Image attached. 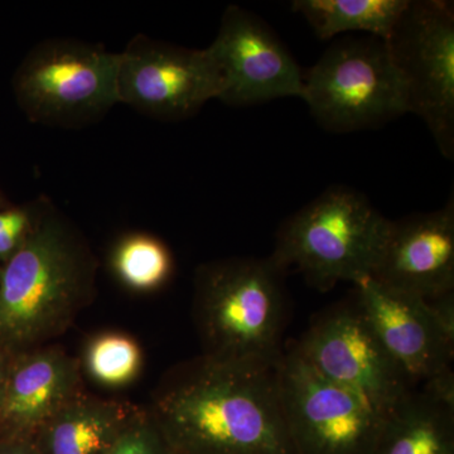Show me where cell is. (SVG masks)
Segmentation results:
<instances>
[{
	"label": "cell",
	"mask_w": 454,
	"mask_h": 454,
	"mask_svg": "<svg viewBox=\"0 0 454 454\" xmlns=\"http://www.w3.org/2000/svg\"><path fill=\"white\" fill-rule=\"evenodd\" d=\"M279 360L201 355L169 370L145 411L175 454H295L284 418Z\"/></svg>",
	"instance_id": "6da1fadb"
},
{
	"label": "cell",
	"mask_w": 454,
	"mask_h": 454,
	"mask_svg": "<svg viewBox=\"0 0 454 454\" xmlns=\"http://www.w3.org/2000/svg\"><path fill=\"white\" fill-rule=\"evenodd\" d=\"M97 273L82 232L42 202L25 241L0 267V349L13 356L65 333L94 300Z\"/></svg>",
	"instance_id": "7a4b0ae2"
},
{
	"label": "cell",
	"mask_w": 454,
	"mask_h": 454,
	"mask_svg": "<svg viewBox=\"0 0 454 454\" xmlns=\"http://www.w3.org/2000/svg\"><path fill=\"white\" fill-rule=\"evenodd\" d=\"M269 258H229L196 271L193 309L205 356L277 363L286 319L284 276Z\"/></svg>",
	"instance_id": "3957f363"
},
{
	"label": "cell",
	"mask_w": 454,
	"mask_h": 454,
	"mask_svg": "<svg viewBox=\"0 0 454 454\" xmlns=\"http://www.w3.org/2000/svg\"><path fill=\"white\" fill-rule=\"evenodd\" d=\"M390 221L358 191L327 188L284 221L270 256L318 291H330L372 276Z\"/></svg>",
	"instance_id": "277c9868"
},
{
	"label": "cell",
	"mask_w": 454,
	"mask_h": 454,
	"mask_svg": "<svg viewBox=\"0 0 454 454\" xmlns=\"http://www.w3.org/2000/svg\"><path fill=\"white\" fill-rule=\"evenodd\" d=\"M317 122L333 133L380 127L408 113L404 88L387 41H336L303 76L301 97Z\"/></svg>",
	"instance_id": "5b68a950"
},
{
	"label": "cell",
	"mask_w": 454,
	"mask_h": 454,
	"mask_svg": "<svg viewBox=\"0 0 454 454\" xmlns=\"http://www.w3.org/2000/svg\"><path fill=\"white\" fill-rule=\"evenodd\" d=\"M119 53L74 40L35 46L20 66L14 89L33 121L76 127L119 104Z\"/></svg>",
	"instance_id": "8992f818"
},
{
	"label": "cell",
	"mask_w": 454,
	"mask_h": 454,
	"mask_svg": "<svg viewBox=\"0 0 454 454\" xmlns=\"http://www.w3.org/2000/svg\"><path fill=\"white\" fill-rule=\"evenodd\" d=\"M408 113L426 122L441 153L454 157V11L443 0H409L387 40Z\"/></svg>",
	"instance_id": "52a82bcc"
},
{
	"label": "cell",
	"mask_w": 454,
	"mask_h": 454,
	"mask_svg": "<svg viewBox=\"0 0 454 454\" xmlns=\"http://www.w3.org/2000/svg\"><path fill=\"white\" fill-rule=\"evenodd\" d=\"M286 428L295 454H373L387 415L319 375L294 348L278 364Z\"/></svg>",
	"instance_id": "ba28073f"
},
{
	"label": "cell",
	"mask_w": 454,
	"mask_h": 454,
	"mask_svg": "<svg viewBox=\"0 0 454 454\" xmlns=\"http://www.w3.org/2000/svg\"><path fill=\"white\" fill-rule=\"evenodd\" d=\"M294 348L319 375L363 397L384 415L415 390L355 298L317 319Z\"/></svg>",
	"instance_id": "9c48e42d"
},
{
	"label": "cell",
	"mask_w": 454,
	"mask_h": 454,
	"mask_svg": "<svg viewBox=\"0 0 454 454\" xmlns=\"http://www.w3.org/2000/svg\"><path fill=\"white\" fill-rule=\"evenodd\" d=\"M221 74L210 50H191L136 35L119 53L118 98L162 121L192 116L219 98Z\"/></svg>",
	"instance_id": "30bf717a"
},
{
	"label": "cell",
	"mask_w": 454,
	"mask_h": 454,
	"mask_svg": "<svg viewBox=\"0 0 454 454\" xmlns=\"http://www.w3.org/2000/svg\"><path fill=\"white\" fill-rule=\"evenodd\" d=\"M207 49L221 74L219 100L227 106L301 97L300 66L276 32L252 12L239 5L227 7Z\"/></svg>",
	"instance_id": "8fae6325"
},
{
	"label": "cell",
	"mask_w": 454,
	"mask_h": 454,
	"mask_svg": "<svg viewBox=\"0 0 454 454\" xmlns=\"http://www.w3.org/2000/svg\"><path fill=\"white\" fill-rule=\"evenodd\" d=\"M355 301L382 346L415 385L452 367L454 337L439 324L428 301L361 278Z\"/></svg>",
	"instance_id": "7c38bea8"
},
{
	"label": "cell",
	"mask_w": 454,
	"mask_h": 454,
	"mask_svg": "<svg viewBox=\"0 0 454 454\" xmlns=\"http://www.w3.org/2000/svg\"><path fill=\"white\" fill-rule=\"evenodd\" d=\"M373 279L432 300L454 292V200L428 214L390 221Z\"/></svg>",
	"instance_id": "4fadbf2b"
},
{
	"label": "cell",
	"mask_w": 454,
	"mask_h": 454,
	"mask_svg": "<svg viewBox=\"0 0 454 454\" xmlns=\"http://www.w3.org/2000/svg\"><path fill=\"white\" fill-rule=\"evenodd\" d=\"M82 393L79 358L52 345L13 355L0 408V438L35 437Z\"/></svg>",
	"instance_id": "5bb4252c"
},
{
	"label": "cell",
	"mask_w": 454,
	"mask_h": 454,
	"mask_svg": "<svg viewBox=\"0 0 454 454\" xmlns=\"http://www.w3.org/2000/svg\"><path fill=\"white\" fill-rule=\"evenodd\" d=\"M143 409L127 402L79 394L32 441L41 454H106Z\"/></svg>",
	"instance_id": "9a60e30c"
},
{
	"label": "cell",
	"mask_w": 454,
	"mask_h": 454,
	"mask_svg": "<svg viewBox=\"0 0 454 454\" xmlns=\"http://www.w3.org/2000/svg\"><path fill=\"white\" fill-rule=\"evenodd\" d=\"M373 454H454V408L415 389L387 415Z\"/></svg>",
	"instance_id": "2e32d148"
},
{
	"label": "cell",
	"mask_w": 454,
	"mask_h": 454,
	"mask_svg": "<svg viewBox=\"0 0 454 454\" xmlns=\"http://www.w3.org/2000/svg\"><path fill=\"white\" fill-rule=\"evenodd\" d=\"M408 4L409 0H295L292 9L319 40L364 32L387 41Z\"/></svg>",
	"instance_id": "e0dca14e"
},
{
	"label": "cell",
	"mask_w": 454,
	"mask_h": 454,
	"mask_svg": "<svg viewBox=\"0 0 454 454\" xmlns=\"http://www.w3.org/2000/svg\"><path fill=\"white\" fill-rule=\"evenodd\" d=\"M110 265L125 286L138 292L160 288L173 271L168 247L148 234L122 236L114 247Z\"/></svg>",
	"instance_id": "ac0fdd59"
},
{
	"label": "cell",
	"mask_w": 454,
	"mask_h": 454,
	"mask_svg": "<svg viewBox=\"0 0 454 454\" xmlns=\"http://www.w3.org/2000/svg\"><path fill=\"white\" fill-rule=\"evenodd\" d=\"M82 365L92 380L103 387H127L142 372V349L127 334L101 333L86 346Z\"/></svg>",
	"instance_id": "d6986e66"
},
{
	"label": "cell",
	"mask_w": 454,
	"mask_h": 454,
	"mask_svg": "<svg viewBox=\"0 0 454 454\" xmlns=\"http://www.w3.org/2000/svg\"><path fill=\"white\" fill-rule=\"evenodd\" d=\"M106 454H175L157 428L148 411L142 414L122 433Z\"/></svg>",
	"instance_id": "ffe728a7"
},
{
	"label": "cell",
	"mask_w": 454,
	"mask_h": 454,
	"mask_svg": "<svg viewBox=\"0 0 454 454\" xmlns=\"http://www.w3.org/2000/svg\"><path fill=\"white\" fill-rule=\"evenodd\" d=\"M422 384V393L434 402L454 408V375L452 367L435 373Z\"/></svg>",
	"instance_id": "44dd1931"
},
{
	"label": "cell",
	"mask_w": 454,
	"mask_h": 454,
	"mask_svg": "<svg viewBox=\"0 0 454 454\" xmlns=\"http://www.w3.org/2000/svg\"><path fill=\"white\" fill-rule=\"evenodd\" d=\"M31 221L32 211L27 219L20 221V223H14V225L0 231V262L2 264H4L20 249V245L25 241L27 234H28Z\"/></svg>",
	"instance_id": "7402d4cb"
},
{
	"label": "cell",
	"mask_w": 454,
	"mask_h": 454,
	"mask_svg": "<svg viewBox=\"0 0 454 454\" xmlns=\"http://www.w3.org/2000/svg\"><path fill=\"white\" fill-rule=\"evenodd\" d=\"M429 303L434 316L437 317L439 324L443 325L450 336L454 337V292L438 295L427 301Z\"/></svg>",
	"instance_id": "603a6c76"
},
{
	"label": "cell",
	"mask_w": 454,
	"mask_h": 454,
	"mask_svg": "<svg viewBox=\"0 0 454 454\" xmlns=\"http://www.w3.org/2000/svg\"><path fill=\"white\" fill-rule=\"evenodd\" d=\"M0 454H41L28 438H0Z\"/></svg>",
	"instance_id": "cb8c5ba5"
},
{
	"label": "cell",
	"mask_w": 454,
	"mask_h": 454,
	"mask_svg": "<svg viewBox=\"0 0 454 454\" xmlns=\"http://www.w3.org/2000/svg\"><path fill=\"white\" fill-rule=\"evenodd\" d=\"M31 211L27 208H14V210L0 211V231L7 227L27 219Z\"/></svg>",
	"instance_id": "d4e9b609"
},
{
	"label": "cell",
	"mask_w": 454,
	"mask_h": 454,
	"mask_svg": "<svg viewBox=\"0 0 454 454\" xmlns=\"http://www.w3.org/2000/svg\"><path fill=\"white\" fill-rule=\"evenodd\" d=\"M11 355L0 349V408H2L3 396H4L5 384H7L9 364Z\"/></svg>",
	"instance_id": "484cf974"
},
{
	"label": "cell",
	"mask_w": 454,
	"mask_h": 454,
	"mask_svg": "<svg viewBox=\"0 0 454 454\" xmlns=\"http://www.w3.org/2000/svg\"><path fill=\"white\" fill-rule=\"evenodd\" d=\"M0 203H2V197H0Z\"/></svg>",
	"instance_id": "4316f807"
}]
</instances>
